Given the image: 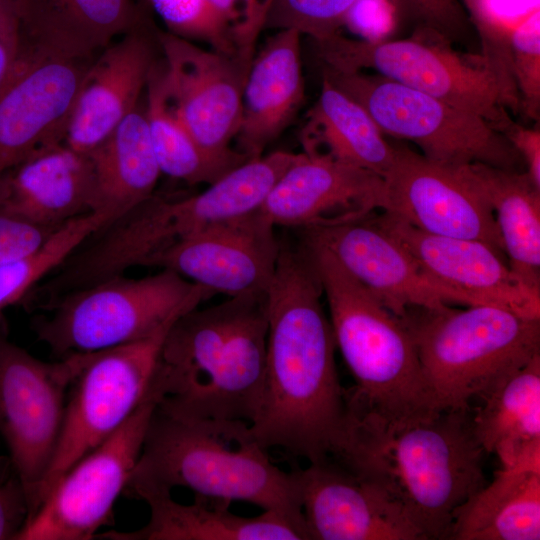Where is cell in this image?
I'll return each mask as SVG.
<instances>
[{
  "label": "cell",
  "mask_w": 540,
  "mask_h": 540,
  "mask_svg": "<svg viewBox=\"0 0 540 540\" xmlns=\"http://www.w3.org/2000/svg\"><path fill=\"white\" fill-rule=\"evenodd\" d=\"M323 68V78L363 107L384 135L413 142L429 160L526 171L508 139L480 116L379 74Z\"/></svg>",
  "instance_id": "9"
},
{
  "label": "cell",
  "mask_w": 540,
  "mask_h": 540,
  "mask_svg": "<svg viewBox=\"0 0 540 540\" xmlns=\"http://www.w3.org/2000/svg\"><path fill=\"white\" fill-rule=\"evenodd\" d=\"M80 354L43 361L9 339L0 314V435L14 474L26 494L29 514L39 506L42 483L52 461L66 398Z\"/></svg>",
  "instance_id": "11"
},
{
  "label": "cell",
  "mask_w": 540,
  "mask_h": 540,
  "mask_svg": "<svg viewBox=\"0 0 540 540\" xmlns=\"http://www.w3.org/2000/svg\"><path fill=\"white\" fill-rule=\"evenodd\" d=\"M403 246L435 280L520 316L540 319V291L530 288L489 245L427 233L382 212L366 217Z\"/></svg>",
  "instance_id": "18"
},
{
  "label": "cell",
  "mask_w": 540,
  "mask_h": 540,
  "mask_svg": "<svg viewBox=\"0 0 540 540\" xmlns=\"http://www.w3.org/2000/svg\"><path fill=\"white\" fill-rule=\"evenodd\" d=\"M213 295L167 269L140 278L120 275L45 304L47 313L32 328L62 358L151 337Z\"/></svg>",
  "instance_id": "7"
},
{
  "label": "cell",
  "mask_w": 540,
  "mask_h": 540,
  "mask_svg": "<svg viewBox=\"0 0 540 540\" xmlns=\"http://www.w3.org/2000/svg\"><path fill=\"white\" fill-rule=\"evenodd\" d=\"M156 403L146 396L109 438L53 486L15 540H91L113 525V507L139 458Z\"/></svg>",
  "instance_id": "12"
},
{
  "label": "cell",
  "mask_w": 540,
  "mask_h": 540,
  "mask_svg": "<svg viewBox=\"0 0 540 540\" xmlns=\"http://www.w3.org/2000/svg\"><path fill=\"white\" fill-rule=\"evenodd\" d=\"M227 26L240 57L251 64L271 0H210Z\"/></svg>",
  "instance_id": "38"
},
{
  "label": "cell",
  "mask_w": 540,
  "mask_h": 540,
  "mask_svg": "<svg viewBox=\"0 0 540 540\" xmlns=\"http://www.w3.org/2000/svg\"><path fill=\"white\" fill-rule=\"evenodd\" d=\"M299 231L303 240L329 250L349 274L400 318L415 308L438 310L455 303L481 305L473 297L435 280L403 246L366 217Z\"/></svg>",
  "instance_id": "17"
},
{
  "label": "cell",
  "mask_w": 540,
  "mask_h": 540,
  "mask_svg": "<svg viewBox=\"0 0 540 540\" xmlns=\"http://www.w3.org/2000/svg\"><path fill=\"white\" fill-rule=\"evenodd\" d=\"M298 156L275 151L249 159L194 195L172 198L154 193L125 217L129 248L146 260L208 226L258 210Z\"/></svg>",
  "instance_id": "14"
},
{
  "label": "cell",
  "mask_w": 540,
  "mask_h": 540,
  "mask_svg": "<svg viewBox=\"0 0 540 540\" xmlns=\"http://www.w3.org/2000/svg\"><path fill=\"white\" fill-rule=\"evenodd\" d=\"M268 294L198 306L168 330L147 396L175 417L251 424L263 389Z\"/></svg>",
  "instance_id": "3"
},
{
  "label": "cell",
  "mask_w": 540,
  "mask_h": 540,
  "mask_svg": "<svg viewBox=\"0 0 540 540\" xmlns=\"http://www.w3.org/2000/svg\"><path fill=\"white\" fill-rule=\"evenodd\" d=\"M177 487L280 514L309 540L294 469L272 462L249 423L181 418L155 408L125 491L143 500Z\"/></svg>",
  "instance_id": "4"
},
{
  "label": "cell",
  "mask_w": 540,
  "mask_h": 540,
  "mask_svg": "<svg viewBox=\"0 0 540 540\" xmlns=\"http://www.w3.org/2000/svg\"><path fill=\"white\" fill-rule=\"evenodd\" d=\"M294 471L310 540H424L387 496L330 458Z\"/></svg>",
  "instance_id": "21"
},
{
  "label": "cell",
  "mask_w": 540,
  "mask_h": 540,
  "mask_svg": "<svg viewBox=\"0 0 540 540\" xmlns=\"http://www.w3.org/2000/svg\"><path fill=\"white\" fill-rule=\"evenodd\" d=\"M57 229L0 212V264L34 252Z\"/></svg>",
  "instance_id": "40"
},
{
  "label": "cell",
  "mask_w": 540,
  "mask_h": 540,
  "mask_svg": "<svg viewBox=\"0 0 540 540\" xmlns=\"http://www.w3.org/2000/svg\"><path fill=\"white\" fill-rule=\"evenodd\" d=\"M315 267L330 323L356 385L348 398L392 416L436 409L404 320L349 274L325 247L300 238Z\"/></svg>",
  "instance_id": "5"
},
{
  "label": "cell",
  "mask_w": 540,
  "mask_h": 540,
  "mask_svg": "<svg viewBox=\"0 0 540 540\" xmlns=\"http://www.w3.org/2000/svg\"><path fill=\"white\" fill-rule=\"evenodd\" d=\"M0 212L53 229L96 212L87 155L57 143L6 169L0 173Z\"/></svg>",
  "instance_id": "23"
},
{
  "label": "cell",
  "mask_w": 540,
  "mask_h": 540,
  "mask_svg": "<svg viewBox=\"0 0 540 540\" xmlns=\"http://www.w3.org/2000/svg\"><path fill=\"white\" fill-rule=\"evenodd\" d=\"M416 27L431 29L449 41L464 39L472 28L458 0H393Z\"/></svg>",
  "instance_id": "39"
},
{
  "label": "cell",
  "mask_w": 540,
  "mask_h": 540,
  "mask_svg": "<svg viewBox=\"0 0 540 540\" xmlns=\"http://www.w3.org/2000/svg\"><path fill=\"white\" fill-rule=\"evenodd\" d=\"M385 202L379 175L302 152L259 210L275 227L302 230L364 219Z\"/></svg>",
  "instance_id": "20"
},
{
  "label": "cell",
  "mask_w": 540,
  "mask_h": 540,
  "mask_svg": "<svg viewBox=\"0 0 540 540\" xmlns=\"http://www.w3.org/2000/svg\"><path fill=\"white\" fill-rule=\"evenodd\" d=\"M325 68L372 69L402 85L472 112L503 134L513 122L503 88L479 55L463 54L437 32L416 27L406 39H354L338 33L316 42Z\"/></svg>",
  "instance_id": "8"
},
{
  "label": "cell",
  "mask_w": 540,
  "mask_h": 540,
  "mask_svg": "<svg viewBox=\"0 0 540 540\" xmlns=\"http://www.w3.org/2000/svg\"><path fill=\"white\" fill-rule=\"evenodd\" d=\"M26 32L56 54L93 58L140 23L134 0H15Z\"/></svg>",
  "instance_id": "27"
},
{
  "label": "cell",
  "mask_w": 540,
  "mask_h": 540,
  "mask_svg": "<svg viewBox=\"0 0 540 540\" xmlns=\"http://www.w3.org/2000/svg\"><path fill=\"white\" fill-rule=\"evenodd\" d=\"M93 58L42 52L27 60L3 88L0 173L41 148L63 143L78 89Z\"/></svg>",
  "instance_id": "19"
},
{
  "label": "cell",
  "mask_w": 540,
  "mask_h": 540,
  "mask_svg": "<svg viewBox=\"0 0 540 540\" xmlns=\"http://www.w3.org/2000/svg\"><path fill=\"white\" fill-rule=\"evenodd\" d=\"M29 514L25 491L17 476L0 484V540H15Z\"/></svg>",
  "instance_id": "41"
},
{
  "label": "cell",
  "mask_w": 540,
  "mask_h": 540,
  "mask_svg": "<svg viewBox=\"0 0 540 540\" xmlns=\"http://www.w3.org/2000/svg\"><path fill=\"white\" fill-rule=\"evenodd\" d=\"M358 0H271L264 29L295 30L314 42L328 39L346 25Z\"/></svg>",
  "instance_id": "35"
},
{
  "label": "cell",
  "mask_w": 540,
  "mask_h": 540,
  "mask_svg": "<svg viewBox=\"0 0 540 540\" xmlns=\"http://www.w3.org/2000/svg\"><path fill=\"white\" fill-rule=\"evenodd\" d=\"M105 212L75 218L53 232L37 250L0 264V314L25 302L31 291L56 270L85 240L111 220Z\"/></svg>",
  "instance_id": "33"
},
{
  "label": "cell",
  "mask_w": 540,
  "mask_h": 540,
  "mask_svg": "<svg viewBox=\"0 0 540 540\" xmlns=\"http://www.w3.org/2000/svg\"><path fill=\"white\" fill-rule=\"evenodd\" d=\"M301 34L279 30L267 39L248 69L236 150L248 159L263 155L292 122L304 101Z\"/></svg>",
  "instance_id": "24"
},
{
  "label": "cell",
  "mask_w": 540,
  "mask_h": 540,
  "mask_svg": "<svg viewBox=\"0 0 540 540\" xmlns=\"http://www.w3.org/2000/svg\"><path fill=\"white\" fill-rule=\"evenodd\" d=\"M345 399L329 458L387 496L424 540L448 539L457 509L485 485L469 410L392 416Z\"/></svg>",
  "instance_id": "2"
},
{
  "label": "cell",
  "mask_w": 540,
  "mask_h": 540,
  "mask_svg": "<svg viewBox=\"0 0 540 540\" xmlns=\"http://www.w3.org/2000/svg\"><path fill=\"white\" fill-rule=\"evenodd\" d=\"M512 70L520 109L539 119L540 111V9L534 10L511 29Z\"/></svg>",
  "instance_id": "36"
},
{
  "label": "cell",
  "mask_w": 540,
  "mask_h": 540,
  "mask_svg": "<svg viewBox=\"0 0 540 540\" xmlns=\"http://www.w3.org/2000/svg\"><path fill=\"white\" fill-rule=\"evenodd\" d=\"M473 432L501 467L540 471V353L481 397Z\"/></svg>",
  "instance_id": "26"
},
{
  "label": "cell",
  "mask_w": 540,
  "mask_h": 540,
  "mask_svg": "<svg viewBox=\"0 0 540 540\" xmlns=\"http://www.w3.org/2000/svg\"><path fill=\"white\" fill-rule=\"evenodd\" d=\"M47 52L26 32L15 0H0V92L22 65Z\"/></svg>",
  "instance_id": "37"
},
{
  "label": "cell",
  "mask_w": 540,
  "mask_h": 540,
  "mask_svg": "<svg viewBox=\"0 0 540 540\" xmlns=\"http://www.w3.org/2000/svg\"><path fill=\"white\" fill-rule=\"evenodd\" d=\"M87 157L96 212L108 213L113 220L155 193L162 173L141 107L132 111Z\"/></svg>",
  "instance_id": "30"
},
{
  "label": "cell",
  "mask_w": 540,
  "mask_h": 540,
  "mask_svg": "<svg viewBox=\"0 0 540 540\" xmlns=\"http://www.w3.org/2000/svg\"><path fill=\"white\" fill-rule=\"evenodd\" d=\"M275 226L255 210L211 226L151 255L143 266L174 271L229 297L268 291L279 255Z\"/></svg>",
  "instance_id": "16"
},
{
  "label": "cell",
  "mask_w": 540,
  "mask_h": 540,
  "mask_svg": "<svg viewBox=\"0 0 540 540\" xmlns=\"http://www.w3.org/2000/svg\"><path fill=\"white\" fill-rule=\"evenodd\" d=\"M402 319L438 410H469L473 398H481L540 353V319L498 306L415 308Z\"/></svg>",
  "instance_id": "6"
},
{
  "label": "cell",
  "mask_w": 540,
  "mask_h": 540,
  "mask_svg": "<svg viewBox=\"0 0 540 540\" xmlns=\"http://www.w3.org/2000/svg\"><path fill=\"white\" fill-rule=\"evenodd\" d=\"M156 37L164 56V67L157 74L169 108L207 153L221 158L245 156L230 143L239 130L250 65L167 31L157 32Z\"/></svg>",
  "instance_id": "13"
},
{
  "label": "cell",
  "mask_w": 540,
  "mask_h": 540,
  "mask_svg": "<svg viewBox=\"0 0 540 540\" xmlns=\"http://www.w3.org/2000/svg\"><path fill=\"white\" fill-rule=\"evenodd\" d=\"M450 540H539L540 471L501 467L455 512Z\"/></svg>",
  "instance_id": "31"
},
{
  "label": "cell",
  "mask_w": 540,
  "mask_h": 540,
  "mask_svg": "<svg viewBox=\"0 0 540 540\" xmlns=\"http://www.w3.org/2000/svg\"><path fill=\"white\" fill-rule=\"evenodd\" d=\"M279 241L267 291L263 389L249 429L267 450L281 449L313 463L329 458L345 416L346 391L339 382L335 338L308 250L301 240Z\"/></svg>",
  "instance_id": "1"
},
{
  "label": "cell",
  "mask_w": 540,
  "mask_h": 540,
  "mask_svg": "<svg viewBox=\"0 0 540 540\" xmlns=\"http://www.w3.org/2000/svg\"><path fill=\"white\" fill-rule=\"evenodd\" d=\"M149 521L140 529L108 530L96 538L106 540H308L298 526L280 514L263 511L254 517L230 510V501L195 495L191 504L175 501L171 493L143 499Z\"/></svg>",
  "instance_id": "25"
},
{
  "label": "cell",
  "mask_w": 540,
  "mask_h": 540,
  "mask_svg": "<svg viewBox=\"0 0 540 540\" xmlns=\"http://www.w3.org/2000/svg\"><path fill=\"white\" fill-rule=\"evenodd\" d=\"M481 0H463V7L467 13V15L469 13H471L475 8L476 6L479 4Z\"/></svg>",
  "instance_id": "43"
},
{
  "label": "cell",
  "mask_w": 540,
  "mask_h": 540,
  "mask_svg": "<svg viewBox=\"0 0 540 540\" xmlns=\"http://www.w3.org/2000/svg\"><path fill=\"white\" fill-rule=\"evenodd\" d=\"M1 477H2V470H1V468H0V478H1Z\"/></svg>",
  "instance_id": "44"
},
{
  "label": "cell",
  "mask_w": 540,
  "mask_h": 540,
  "mask_svg": "<svg viewBox=\"0 0 540 540\" xmlns=\"http://www.w3.org/2000/svg\"><path fill=\"white\" fill-rule=\"evenodd\" d=\"M503 135L521 156L526 172L537 187H540V131L510 123Z\"/></svg>",
  "instance_id": "42"
},
{
  "label": "cell",
  "mask_w": 540,
  "mask_h": 540,
  "mask_svg": "<svg viewBox=\"0 0 540 540\" xmlns=\"http://www.w3.org/2000/svg\"><path fill=\"white\" fill-rule=\"evenodd\" d=\"M144 109L153 150L162 174L190 185L211 184L249 160L221 158L203 150L167 105L154 65L146 85Z\"/></svg>",
  "instance_id": "32"
},
{
  "label": "cell",
  "mask_w": 540,
  "mask_h": 540,
  "mask_svg": "<svg viewBox=\"0 0 540 540\" xmlns=\"http://www.w3.org/2000/svg\"><path fill=\"white\" fill-rule=\"evenodd\" d=\"M146 2L166 26L167 32L190 41L205 42L215 51L242 59L227 26L210 0Z\"/></svg>",
  "instance_id": "34"
},
{
  "label": "cell",
  "mask_w": 540,
  "mask_h": 540,
  "mask_svg": "<svg viewBox=\"0 0 540 540\" xmlns=\"http://www.w3.org/2000/svg\"><path fill=\"white\" fill-rule=\"evenodd\" d=\"M303 153L324 156L380 177L391 167L395 147L370 115L322 77L320 95L300 131Z\"/></svg>",
  "instance_id": "29"
},
{
  "label": "cell",
  "mask_w": 540,
  "mask_h": 540,
  "mask_svg": "<svg viewBox=\"0 0 540 540\" xmlns=\"http://www.w3.org/2000/svg\"><path fill=\"white\" fill-rule=\"evenodd\" d=\"M394 147L393 163L383 177V212L430 234L481 241L505 256L491 207L457 167L406 146Z\"/></svg>",
  "instance_id": "15"
},
{
  "label": "cell",
  "mask_w": 540,
  "mask_h": 540,
  "mask_svg": "<svg viewBox=\"0 0 540 540\" xmlns=\"http://www.w3.org/2000/svg\"><path fill=\"white\" fill-rule=\"evenodd\" d=\"M140 23L103 48L90 62L70 112L63 144L89 154L139 106L154 66Z\"/></svg>",
  "instance_id": "22"
},
{
  "label": "cell",
  "mask_w": 540,
  "mask_h": 540,
  "mask_svg": "<svg viewBox=\"0 0 540 540\" xmlns=\"http://www.w3.org/2000/svg\"><path fill=\"white\" fill-rule=\"evenodd\" d=\"M170 327L139 341L79 353L39 506L62 475L109 438L143 402Z\"/></svg>",
  "instance_id": "10"
},
{
  "label": "cell",
  "mask_w": 540,
  "mask_h": 540,
  "mask_svg": "<svg viewBox=\"0 0 540 540\" xmlns=\"http://www.w3.org/2000/svg\"><path fill=\"white\" fill-rule=\"evenodd\" d=\"M457 168L491 207L509 267L540 291V187L526 171L483 163Z\"/></svg>",
  "instance_id": "28"
}]
</instances>
